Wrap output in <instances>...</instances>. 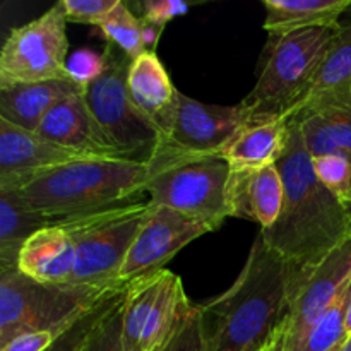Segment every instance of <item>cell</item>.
I'll use <instances>...</instances> for the list:
<instances>
[{"label": "cell", "mask_w": 351, "mask_h": 351, "mask_svg": "<svg viewBox=\"0 0 351 351\" xmlns=\"http://www.w3.org/2000/svg\"><path fill=\"white\" fill-rule=\"evenodd\" d=\"M305 276L259 233L235 283L199 305L208 351L273 350Z\"/></svg>", "instance_id": "6da1fadb"}, {"label": "cell", "mask_w": 351, "mask_h": 351, "mask_svg": "<svg viewBox=\"0 0 351 351\" xmlns=\"http://www.w3.org/2000/svg\"><path fill=\"white\" fill-rule=\"evenodd\" d=\"M285 201L278 221L261 230L264 242L305 274L351 239V209L317 178L298 122L290 117V137L278 161Z\"/></svg>", "instance_id": "7a4b0ae2"}, {"label": "cell", "mask_w": 351, "mask_h": 351, "mask_svg": "<svg viewBox=\"0 0 351 351\" xmlns=\"http://www.w3.org/2000/svg\"><path fill=\"white\" fill-rule=\"evenodd\" d=\"M149 177V165L93 158L36 173L14 192L38 215L58 223L130 204V199L146 192Z\"/></svg>", "instance_id": "3957f363"}, {"label": "cell", "mask_w": 351, "mask_h": 351, "mask_svg": "<svg viewBox=\"0 0 351 351\" xmlns=\"http://www.w3.org/2000/svg\"><path fill=\"white\" fill-rule=\"evenodd\" d=\"M338 31L339 24L271 36L269 53L256 86L240 101L247 125L290 119L302 108Z\"/></svg>", "instance_id": "277c9868"}, {"label": "cell", "mask_w": 351, "mask_h": 351, "mask_svg": "<svg viewBox=\"0 0 351 351\" xmlns=\"http://www.w3.org/2000/svg\"><path fill=\"white\" fill-rule=\"evenodd\" d=\"M117 288L45 285L24 276L17 267L0 269V348L27 332L62 335Z\"/></svg>", "instance_id": "5b68a950"}, {"label": "cell", "mask_w": 351, "mask_h": 351, "mask_svg": "<svg viewBox=\"0 0 351 351\" xmlns=\"http://www.w3.org/2000/svg\"><path fill=\"white\" fill-rule=\"evenodd\" d=\"M149 211V201L130 202L58 221L75 247L71 285L99 290L122 287L120 271Z\"/></svg>", "instance_id": "8992f818"}, {"label": "cell", "mask_w": 351, "mask_h": 351, "mask_svg": "<svg viewBox=\"0 0 351 351\" xmlns=\"http://www.w3.org/2000/svg\"><path fill=\"white\" fill-rule=\"evenodd\" d=\"M103 57L105 71L84 89L86 103L122 160L151 165L163 136L130 98L127 75L132 60L112 43H106Z\"/></svg>", "instance_id": "52a82bcc"}, {"label": "cell", "mask_w": 351, "mask_h": 351, "mask_svg": "<svg viewBox=\"0 0 351 351\" xmlns=\"http://www.w3.org/2000/svg\"><path fill=\"white\" fill-rule=\"evenodd\" d=\"M146 185L149 201L218 230L232 218V170L221 156L154 161Z\"/></svg>", "instance_id": "ba28073f"}, {"label": "cell", "mask_w": 351, "mask_h": 351, "mask_svg": "<svg viewBox=\"0 0 351 351\" xmlns=\"http://www.w3.org/2000/svg\"><path fill=\"white\" fill-rule=\"evenodd\" d=\"M180 276L168 269L141 276L123 290L122 343L125 351L160 348L192 311Z\"/></svg>", "instance_id": "9c48e42d"}, {"label": "cell", "mask_w": 351, "mask_h": 351, "mask_svg": "<svg viewBox=\"0 0 351 351\" xmlns=\"http://www.w3.org/2000/svg\"><path fill=\"white\" fill-rule=\"evenodd\" d=\"M67 58V21L55 3L34 21L10 31L0 51V89L71 79Z\"/></svg>", "instance_id": "30bf717a"}, {"label": "cell", "mask_w": 351, "mask_h": 351, "mask_svg": "<svg viewBox=\"0 0 351 351\" xmlns=\"http://www.w3.org/2000/svg\"><path fill=\"white\" fill-rule=\"evenodd\" d=\"M245 125L240 103L235 106L206 105L178 91L170 125L154 161L221 156Z\"/></svg>", "instance_id": "8fae6325"}, {"label": "cell", "mask_w": 351, "mask_h": 351, "mask_svg": "<svg viewBox=\"0 0 351 351\" xmlns=\"http://www.w3.org/2000/svg\"><path fill=\"white\" fill-rule=\"evenodd\" d=\"M351 280V239L329 254L295 293L276 345L271 351H300L322 315L332 307Z\"/></svg>", "instance_id": "7c38bea8"}, {"label": "cell", "mask_w": 351, "mask_h": 351, "mask_svg": "<svg viewBox=\"0 0 351 351\" xmlns=\"http://www.w3.org/2000/svg\"><path fill=\"white\" fill-rule=\"evenodd\" d=\"M213 230L204 223L151 202L149 216L130 247L119 283L127 287L137 278L165 269L187 243Z\"/></svg>", "instance_id": "4fadbf2b"}, {"label": "cell", "mask_w": 351, "mask_h": 351, "mask_svg": "<svg viewBox=\"0 0 351 351\" xmlns=\"http://www.w3.org/2000/svg\"><path fill=\"white\" fill-rule=\"evenodd\" d=\"M93 160L0 119V191H19L41 171Z\"/></svg>", "instance_id": "5bb4252c"}, {"label": "cell", "mask_w": 351, "mask_h": 351, "mask_svg": "<svg viewBox=\"0 0 351 351\" xmlns=\"http://www.w3.org/2000/svg\"><path fill=\"white\" fill-rule=\"evenodd\" d=\"M291 119L312 158L345 154L351 160V82L308 99Z\"/></svg>", "instance_id": "9a60e30c"}, {"label": "cell", "mask_w": 351, "mask_h": 351, "mask_svg": "<svg viewBox=\"0 0 351 351\" xmlns=\"http://www.w3.org/2000/svg\"><path fill=\"white\" fill-rule=\"evenodd\" d=\"M36 134L89 158L122 160L93 117L84 91L74 93L58 101L40 123Z\"/></svg>", "instance_id": "2e32d148"}, {"label": "cell", "mask_w": 351, "mask_h": 351, "mask_svg": "<svg viewBox=\"0 0 351 351\" xmlns=\"http://www.w3.org/2000/svg\"><path fill=\"white\" fill-rule=\"evenodd\" d=\"M283 201L285 185L276 165L240 173L232 171V218L250 219L256 221L261 230H267L280 218Z\"/></svg>", "instance_id": "e0dca14e"}, {"label": "cell", "mask_w": 351, "mask_h": 351, "mask_svg": "<svg viewBox=\"0 0 351 351\" xmlns=\"http://www.w3.org/2000/svg\"><path fill=\"white\" fill-rule=\"evenodd\" d=\"M74 266V242L57 223L33 233L17 257V269L45 285H69Z\"/></svg>", "instance_id": "ac0fdd59"}, {"label": "cell", "mask_w": 351, "mask_h": 351, "mask_svg": "<svg viewBox=\"0 0 351 351\" xmlns=\"http://www.w3.org/2000/svg\"><path fill=\"white\" fill-rule=\"evenodd\" d=\"M127 84L130 98L137 108L158 127L163 136L177 105L178 89L171 82L156 51H144L130 62Z\"/></svg>", "instance_id": "d6986e66"}, {"label": "cell", "mask_w": 351, "mask_h": 351, "mask_svg": "<svg viewBox=\"0 0 351 351\" xmlns=\"http://www.w3.org/2000/svg\"><path fill=\"white\" fill-rule=\"evenodd\" d=\"M290 137V119L245 125L225 147L221 158L233 173L274 167L283 158Z\"/></svg>", "instance_id": "ffe728a7"}, {"label": "cell", "mask_w": 351, "mask_h": 351, "mask_svg": "<svg viewBox=\"0 0 351 351\" xmlns=\"http://www.w3.org/2000/svg\"><path fill=\"white\" fill-rule=\"evenodd\" d=\"M84 91L71 79L0 89V119L29 132H36L51 108L67 96Z\"/></svg>", "instance_id": "44dd1931"}, {"label": "cell", "mask_w": 351, "mask_h": 351, "mask_svg": "<svg viewBox=\"0 0 351 351\" xmlns=\"http://www.w3.org/2000/svg\"><path fill=\"white\" fill-rule=\"evenodd\" d=\"M264 29L285 36L308 27L338 26L351 0H264Z\"/></svg>", "instance_id": "7402d4cb"}, {"label": "cell", "mask_w": 351, "mask_h": 351, "mask_svg": "<svg viewBox=\"0 0 351 351\" xmlns=\"http://www.w3.org/2000/svg\"><path fill=\"white\" fill-rule=\"evenodd\" d=\"M55 225L38 215L14 191H0V269L17 267L21 249L33 233Z\"/></svg>", "instance_id": "603a6c76"}, {"label": "cell", "mask_w": 351, "mask_h": 351, "mask_svg": "<svg viewBox=\"0 0 351 351\" xmlns=\"http://www.w3.org/2000/svg\"><path fill=\"white\" fill-rule=\"evenodd\" d=\"M351 82V5L339 21V31L324 65L315 77L307 99ZM304 103V105H305ZM302 105V106H304Z\"/></svg>", "instance_id": "cb8c5ba5"}, {"label": "cell", "mask_w": 351, "mask_h": 351, "mask_svg": "<svg viewBox=\"0 0 351 351\" xmlns=\"http://www.w3.org/2000/svg\"><path fill=\"white\" fill-rule=\"evenodd\" d=\"M96 27L101 31V34L108 43L120 48L130 60H134V58H137L146 51L143 45L141 17H137L130 10L129 5L120 2V0L115 9Z\"/></svg>", "instance_id": "d4e9b609"}, {"label": "cell", "mask_w": 351, "mask_h": 351, "mask_svg": "<svg viewBox=\"0 0 351 351\" xmlns=\"http://www.w3.org/2000/svg\"><path fill=\"white\" fill-rule=\"evenodd\" d=\"M348 285H346L343 293L338 297V300L332 304V307L314 326V329L307 336L300 351H335L341 345H345V341L348 339L345 324Z\"/></svg>", "instance_id": "484cf974"}, {"label": "cell", "mask_w": 351, "mask_h": 351, "mask_svg": "<svg viewBox=\"0 0 351 351\" xmlns=\"http://www.w3.org/2000/svg\"><path fill=\"white\" fill-rule=\"evenodd\" d=\"M123 290H125V288H117V290L110 291L96 307H93L91 311L82 314L77 321L72 322V324L55 339L53 345H51L47 351H81L84 348L86 341H88L89 335H91V331L95 329V326L98 324V321L103 317V314L108 311L110 305L115 302V298L119 297Z\"/></svg>", "instance_id": "4316f807"}, {"label": "cell", "mask_w": 351, "mask_h": 351, "mask_svg": "<svg viewBox=\"0 0 351 351\" xmlns=\"http://www.w3.org/2000/svg\"><path fill=\"white\" fill-rule=\"evenodd\" d=\"M312 168L319 180L351 208V160L345 154H322L312 158Z\"/></svg>", "instance_id": "83f0119b"}, {"label": "cell", "mask_w": 351, "mask_h": 351, "mask_svg": "<svg viewBox=\"0 0 351 351\" xmlns=\"http://www.w3.org/2000/svg\"><path fill=\"white\" fill-rule=\"evenodd\" d=\"M122 300L123 291L99 319L81 351H125L122 343Z\"/></svg>", "instance_id": "f1b7e54d"}, {"label": "cell", "mask_w": 351, "mask_h": 351, "mask_svg": "<svg viewBox=\"0 0 351 351\" xmlns=\"http://www.w3.org/2000/svg\"><path fill=\"white\" fill-rule=\"evenodd\" d=\"M154 351H208L199 305L192 307L173 335Z\"/></svg>", "instance_id": "f546056e"}, {"label": "cell", "mask_w": 351, "mask_h": 351, "mask_svg": "<svg viewBox=\"0 0 351 351\" xmlns=\"http://www.w3.org/2000/svg\"><path fill=\"white\" fill-rule=\"evenodd\" d=\"M105 71V57L91 48H79L67 58V74L81 88L91 86Z\"/></svg>", "instance_id": "4dcf8cb0"}, {"label": "cell", "mask_w": 351, "mask_h": 351, "mask_svg": "<svg viewBox=\"0 0 351 351\" xmlns=\"http://www.w3.org/2000/svg\"><path fill=\"white\" fill-rule=\"evenodd\" d=\"M119 3V0H60L62 12L67 23L98 26Z\"/></svg>", "instance_id": "1f68e13d"}, {"label": "cell", "mask_w": 351, "mask_h": 351, "mask_svg": "<svg viewBox=\"0 0 351 351\" xmlns=\"http://www.w3.org/2000/svg\"><path fill=\"white\" fill-rule=\"evenodd\" d=\"M191 5L180 0H147L143 3V17L147 23L154 24L158 27H163L170 23L171 19L178 16H185Z\"/></svg>", "instance_id": "d6a6232c"}, {"label": "cell", "mask_w": 351, "mask_h": 351, "mask_svg": "<svg viewBox=\"0 0 351 351\" xmlns=\"http://www.w3.org/2000/svg\"><path fill=\"white\" fill-rule=\"evenodd\" d=\"M58 336L60 335L53 331L27 332V335H21L14 338L12 341L2 346L0 351H47L53 345V341Z\"/></svg>", "instance_id": "836d02e7"}, {"label": "cell", "mask_w": 351, "mask_h": 351, "mask_svg": "<svg viewBox=\"0 0 351 351\" xmlns=\"http://www.w3.org/2000/svg\"><path fill=\"white\" fill-rule=\"evenodd\" d=\"M141 31H143V45L146 51H156L158 41H160L163 27H158L154 24L147 23L141 17Z\"/></svg>", "instance_id": "e575fe53"}, {"label": "cell", "mask_w": 351, "mask_h": 351, "mask_svg": "<svg viewBox=\"0 0 351 351\" xmlns=\"http://www.w3.org/2000/svg\"><path fill=\"white\" fill-rule=\"evenodd\" d=\"M345 324H346V332L348 336L351 335V280L348 285V291H346V319H345Z\"/></svg>", "instance_id": "d590c367"}, {"label": "cell", "mask_w": 351, "mask_h": 351, "mask_svg": "<svg viewBox=\"0 0 351 351\" xmlns=\"http://www.w3.org/2000/svg\"><path fill=\"white\" fill-rule=\"evenodd\" d=\"M341 351H351V335L348 336V339L345 341V345H343Z\"/></svg>", "instance_id": "8d00e7d4"}, {"label": "cell", "mask_w": 351, "mask_h": 351, "mask_svg": "<svg viewBox=\"0 0 351 351\" xmlns=\"http://www.w3.org/2000/svg\"><path fill=\"white\" fill-rule=\"evenodd\" d=\"M341 350H343V345H341V346H339V348H336L335 351H341Z\"/></svg>", "instance_id": "74e56055"}, {"label": "cell", "mask_w": 351, "mask_h": 351, "mask_svg": "<svg viewBox=\"0 0 351 351\" xmlns=\"http://www.w3.org/2000/svg\"><path fill=\"white\" fill-rule=\"evenodd\" d=\"M350 209H351V208H350Z\"/></svg>", "instance_id": "f35d334b"}]
</instances>
